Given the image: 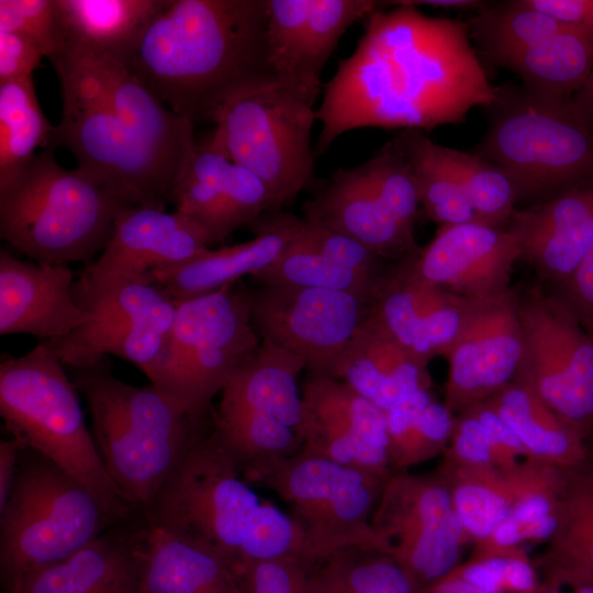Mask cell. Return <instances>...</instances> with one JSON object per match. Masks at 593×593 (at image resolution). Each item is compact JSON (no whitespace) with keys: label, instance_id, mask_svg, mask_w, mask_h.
<instances>
[{"label":"cell","instance_id":"obj_31","mask_svg":"<svg viewBox=\"0 0 593 593\" xmlns=\"http://www.w3.org/2000/svg\"><path fill=\"white\" fill-rule=\"evenodd\" d=\"M301 217L272 212L253 225L256 236L245 243L206 249L193 258L158 270L152 278L179 302L236 283L273 265L294 237Z\"/></svg>","mask_w":593,"mask_h":593},{"label":"cell","instance_id":"obj_41","mask_svg":"<svg viewBox=\"0 0 593 593\" xmlns=\"http://www.w3.org/2000/svg\"><path fill=\"white\" fill-rule=\"evenodd\" d=\"M443 461L465 467L510 468L530 458L519 439L485 402L456 414Z\"/></svg>","mask_w":593,"mask_h":593},{"label":"cell","instance_id":"obj_13","mask_svg":"<svg viewBox=\"0 0 593 593\" xmlns=\"http://www.w3.org/2000/svg\"><path fill=\"white\" fill-rule=\"evenodd\" d=\"M390 477L300 451L256 485L271 490L290 507L314 563L346 549L379 551L371 517Z\"/></svg>","mask_w":593,"mask_h":593},{"label":"cell","instance_id":"obj_51","mask_svg":"<svg viewBox=\"0 0 593 593\" xmlns=\"http://www.w3.org/2000/svg\"><path fill=\"white\" fill-rule=\"evenodd\" d=\"M557 21L593 34V0H525Z\"/></svg>","mask_w":593,"mask_h":593},{"label":"cell","instance_id":"obj_28","mask_svg":"<svg viewBox=\"0 0 593 593\" xmlns=\"http://www.w3.org/2000/svg\"><path fill=\"white\" fill-rule=\"evenodd\" d=\"M506 227L518 239L521 259L561 288L593 243V181L516 209Z\"/></svg>","mask_w":593,"mask_h":593},{"label":"cell","instance_id":"obj_45","mask_svg":"<svg viewBox=\"0 0 593 593\" xmlns=\"http://www.w3.org/2000/svg\"><path fill=\"white\" fill-rule=\"evenodd\" d=\"M448 575L489 593H537L541 582L523 547L472 551Z\"/></svg>","mask_w":593,"mask_h":593},{"label":"cell","instance_id":"obj_33","mask_svg":"<svg viewBox=\"0 0 593 593\" xmlns=\"http://www.w3.org/2000/svg\"><path fill=\"white\" fill-rule=\"evenodd\" d=\"M334 378L383 412L433 385L427 366L413 358L367 312Z\"/></svg>","mask_w":593,"mask_h":593},{"label":"cell","instance_id":"obj_48","mask_svg":"<svg viewBox=\"0 0 593 593\" xmlns=\"http://www.w3.org/2000/svg\"><path fill=\"white\" fill-rule=\"evenodd\" d=\"M313 563L300 557L246 561L238 566L244 593H310Z\"/></svg>","mask_w":593,"mask_h":593},{"label":"cell","instance_id":"obj_15","mask_svg":"<svg viewBox=\"0 0 593 593\" xmlns=\"http://www.w3.org/2000/svg\"><path fill=\"white\" fill-rule=\"evenodd\" d=\"M379 551L405 572L415 592L447 577L462 561L468 535L438 472L392 473L371 517Z\"/></svg>","mask_w":593,"mask_h":593},{"label":"cell","instance_id":"obj_20","mask_svg":"<svg viewBox=\"0 0 593 593\" xmlns=\"http://www.w3.org/2000/svg\"><path fill=\"white\" fill-rule=\"evenodd\" d=\"M391 7L376 0H268V48L277 80L316 101L323 68L346 30Z\"/></svg>","mask_w":593,"mask_h":593},{"label":"cell","instance_id":"obj_26","mask_svg":"<svg viewBox=\"0 0 593 593\" xmlns=\"http://www.w3.org/2000/svg\"><path fill=\"white\" fill-rule=\"evenodd\" d=\"M387 261L348 235L301 217L279 259L253 278L259 284L344 291L369 302Z\"/></svg>","mask_w":593,"mask_h":593},{"label":"cell","instance_id":"obj_30","mask_svg":"<svg viewBox=\"0 0 593 593\" xmlns=\"http://www.w3.org/2000/svg\"><path fill=\"white\" fill-rule=\"evenodd\" d=\"M136 593L244 591L238 564L232 559L201 542L152 527L142 516Z\"/></svg>","mask_w":593,"mask_h":593},{"label":"cell","instance_id":"obj_55","mask_svg":"<svg viewBox=\"0 0 593 593\" xmlns=\"http://www.w3.org/2000/svg\"><path fill=\"white\" fill-rule=\"evenodd\" d=\"M537 593H593V585L541 578Z\"/></svg>","mask_w":593,"mask_h":593},{"label":"cell","instance_id":"obj_32","mask_svg":"<svg viewBox=\"0 0 593 593\" xmlns=\"http://www.w3.org/2000/svg\"><path fill=\"white\" fill-rule=\"evenodd\" d=\"M137 513L70 556L37 570L16 593H136L142 525V514L134 521Z\"/></svg>","mask_w":593,"mask_h":593},{"label":"cell","instance_id":"obj_6","mask_svg":"<svg viewBox=\"0 0 593 593\" xmlns=\"http://www.w3.org/2000/svg\"><path fill=\"white\" fill-rule=\"evenodd\" d=\"M484 109L488 127L474 154L506 174L518 201L536 204L593 181V121L572 98L504 83Z\"/></svg>","mask_w":593,"mask_h":593},{"label":"cell","instance_id":"obj_38","mask_svg":"<svg viewBox=\"0 0 593 593\" xmlns=\"http://www.w3.org/2000/svg\"><path fill=\"white\" fill-rule=\"evenodd\" d=\"M388 457L393 473L443 455L451 438L456 415L422 390L384 412Z\"/></svg>","mask_w":593,"mask_h":593},{"label":"cell","instance_id":"obj_50","mask_svg":"<svg viewBox=\"0 0 593 593\" xmlns=\"http://www.w3.org/2000/svg\"><path fill=\"white\" fill-rule=\"evenodd\" d=\"M43 57L24 36L0 30V82L32 77Z\"/></svg>","mask_w":593,"mask_h":593},{"label":"cell","instance_id":"obj_54","mask_svg":"<svg viewBox=\"0 0 593 593\" xmlns=\"http://www.w3.org/2000/svg\"><path fill=\"white\" fill-rule=\"evenodd\" d=\"M418 593H489L463 580L445 577Z\"/></svg>","mask_w":593,"mask_h":593},{"label":"cell","instance_id":"obj_18","mask_svg":"<svg viewBox=\"0 0 593 593\" xmlns=\"http://www.w3.org/2000/svg\"><path fill=\"white\" fill-rule=\"evenodd\" d=\"M456 511L472 542L489 538L505 522L558 518L566 469L528 458L510 468L456 466L441 461Z\"/></svg>","mask_w":593,"mask_h":593},{"label":"cell","instance_id":"obj_47","mask_svg":"<svg viewBox=\"0 0 593 593\" xmlns=\"http://www.w3.org/2000/svg\"><path fill=\"white\" fill-rule=\"evenodd\" d=\"M0 30L24 36L51 61L66 47L56 0H0Z\"/></svg>","mask_w":593,"mask_h":593},{"label":"cell","instance_id":"obj_39","mask_svg":"<svg viewBox=\"0 0 593 593\" xmlns=\"http://www.w3.org/2000/svg\"><path fill=\"white\" fill-rule=\"evenodd\" d=\"M54 125L44 115L32 77L0 82V194L25 175Z\"/></svg>","mask_w":593,"mask_h":593},{"label":"cell","instance_id":"obj_8","mask_svg":"<svg viewBox=\"0 0 593 593\" xmlns=\"http://www.w3.org/2000/svg\"><path fill=\"white\" fill-rule=\"evenodd\" d=\"M120 519L78 479L31 448L0 512V585L16 593L37 570L94 540Z\"/></svg>","mask_w":593,"mask_h":593},{"label":"cell","instance_id":"obj_34","mask_svg":"<svg viewBox=\"0 0 593 593\" xmlns=\"http://www.w3.org/2000/svg\"><path fill=\"white\" fill-rule=\"evenodd\" d=\"M533 560L540 578L593 585V459L566 469L556 528Z\"/></svg>","mask_w":593,"mask_h":593},{"label":"cell","instance_id":"obj_27","mask_svg":"<svg viewBox=\"0 0 593 593\" xmlns=\"http://www.w3.org/2000/svg\"><path fill=\"white\" fill-rule=\"evenodd\" d=\"M69 265L41 264L0 251V334H27L41 343L67 337L83 321Z\"/></svg>","mask_w":593,"mask_h":593},{"label":"cell","instance_id":"obj_29","mask_svg":"<svg viewBox=\"0 0 593 593\" xmlns=\"http://www.w3.org/2000/svg\"><path fill=\"white\" fill-rule=\"evenodd\" d=\"M302 210L304 219L348 235L388 261H401L419 249L414 234L390 213L362 165L333 171Z\"/></svg>","mask_w":593,"mask_h":593},{"label":"cell","instance_id":"obj_56","mask_svg":"<svg viewBox=\"0 0 593 593\" xmlns=\"http://www.w3.org/2000/svg\"><path fill=\"white\" fill-rule=\"evenodd\" d=\"M572 99L579 109L593 121V70Z\"/></svg>","mask_w":593,"mask_h":593},{"label":"cell","instance_id":"obj_7","mask_svg":"<svg viewBox=\"0 0 593 593\" xmlns=\"http://www.w3.org/2000/svg\"><path fill=\"white\" fill-rule=\"evenodd\" d=\"M79 391L45 344L0 362V414L7 430L88 486L109 512L128 519L138 510L114 484L89 430Z\"/></svg>","mask_w":593,"mask_h":593},{"label":"cell","instance_id":"obj_19","mask_svg":"<svg viewBox=\"0 0 593 593\" xmlns=\"http://www.w3.org/2000/svg\"><path fill=\"white\" fill-rule=\"evenodd\" d=\"M445 357L449 371L444 403L455 415L514 382L523 358L515 290L475 302Z\"/></svg>","mask_w":593,"mask_h":593},{"label":"cell","instance_id":"obj_24","mask_svg":"<svg viewBox=\"0 0 593 593\" xmlns=\"http://www.w3.org/2000/svg\"><path fill=\"white\" fill-rule=\"evenodd\" d=\"M474 303L414 278L403 259L380 278L367 314L413 358L428 366L434 357L447 355Z\"/></svg>","mask_w":593,"mask_h":593},{"label":"cell","instance_id":"obj_11","mask_svg":"<svg viewBox=\"0 0 593 593\" xmlns=\"http://www.w3.org/2000/svg\"><path fill=\"white\" fill-rule=\"evenodd\" d=\"M248 288L231 283L178 302L163 354L146 374L190 415H212L213 398L260 345Z\"/></svg>","mask_w":593,"mask_h":593},{"label":"cell","instance_id":"obj_42","mask_svg":"<svg viewBox=\"0 0 593 593\" xmlns=\"http://www.w3.org/2000/svg\"><path fill=\"white\" fill-rule=\"evenodd\" d=\"M396 141L406 154L426 216L444 225L479 222L466 192L438 153V144L418 130H403Z\"/></svg>","mask_w":593,"mask_h":593},{"label":"cell","instance_id":"obj_23","mask_svg":"<svg viewBox=\"0 0 593 593\" xmlns=\"http://www.w3.org/2000/svg\"><path fill=\"white\" fill-rule=\"evenodd\" d=\"M170 203L203 231L211 246L273 212L266 184L231 161L214 132L195 143Z\"/></svg>","mask_w":593,"mask_h":593},{"label":"cell","instance_id":"obj_22","mask_svg":"<svg viewBox=\"0 0 593 593\" xmlns=\"http://www.w3.org/2000/svg\"><path fill=\"white\" fill-rule=\"evenodd\" d=\"M301 451L390 477L384 412L346 382L307 373L302 390Z\"/></svg>","mask_w":593,"mask_h":593},{"label":"cell","instance_id":"obj_9","mask_svg":"<svg viewBox=\"0 0 593 593\" xmlns=\"http://www.w3.org/2000/svg\"><path fill=\"white\" fill-rule=\"evenodd\" d=\"M45 147L21 180L0 194V236L41 264L96 260L125 205L76 169L61 167Z\"/></svg>","mask_w":593,"mask_h":593},{"label":"cell","instance_id":"obj_10","mask_svg":"<svg viewBox=\"0 0 593 593\" xmlns=\"http://www.w3.org/2000/svg\"><path fill=\"white\" fill-rule=\"evenodd\" d=\"M303 369L302 358L261 339L220 393L212 433L250 485L303 448L304 412L298 385Z\"/></svg>","mask_w":593,"mask_h":593},{"label":"cell","instance_id":"obj_2","mask_svg":"<svg viewBox=\"0 0 593 593\" xmlns=\"http://www.w3.org/2000/svg\"><path fill=\"white\" fill-rule=\"evenodd\" d=\"M51 63L63 112L47 146L69 150L79 174L125 205L165 209L195 147L193 123L114 55L69 47Z\"/></svg>","mask_w":593,"mask_h":593},{"label":"cell","instance_id":"obj_35","mask_svg":"<svg viewBox=\"0 0 593 593\" xmlns=\"http://www.w3.org/2000/svg\"><path fill=\"white\" fill-rule=\"evenodd\" d=\"M529 457L561 469L589 460L582 435L524 384L514 381L485 400Z\"/></svg>","mask_w":593,"mask_h":593},{"label":"cell","instance_id":"obj_14","mask_svg":"<svg viewBox=\"0 0 593 593\" xmlns=\"http://www.w3.org/2000/svg\"><path fill=\"white\" fill-rule=\"evenodd\" d=\"M74 295L83 321L64 339L45 343L64 366L91 367L112 355L147 374L175 321L178 301L172 294L154 279L90 283L78 278Z\"/></svg>","mask_w":593,"mask_h":593},{"label":"cell","instance_id":"obj_57","mask_svg":"<svg viewBox=\"0 0 593 593\" xmlns=\"http://www.w3.org/2000/svg\"><path fill=\"white\" fill-rule=\"evenodd\" d=\"M588 450H589V458L593 459V435L586 443Z\"/></svg>","mask_w":593,"mask_h":593},{"label":"cell","instance_id":"obj_37","mask_svg":"<svg viewBox=\"0 0 593 593\" xmlns=\"http://www.w3.org/2000/svg\"><path fill=\"white\" fill-rule=\"evenodd\" d=\"M506 68L532 92L570 99L593 70V34L567 26L523 52Z\"/></svg>","mask_w":593,"mask_h":593},{"label":"cell","instance_id":"obj_12","mask_svg":"<svg viewBox=\"0 0 593 593\" xmlns=\"http://www.w3.org/2000/svg\"><path fill=\"white\" fill-rule=\"evenodd\" d=\"M314 103L298 87L275 80L238 96L214 120L231 161L266 184L275 212L312 181Z\"/></svg>","mask_w":593,"mask_h":593},{"label":"cell","instance_id":"obj_17","mask_svg":"<svg viewBox=\"0 0 593 593\" xmlns=\"http://www.w3.org/2000/svg\"><path fill=\"white\" fill-rule=\"evenodd\" d=\"M248 298L260 339L302 358L307 373L333 378L368 306L353 293L284 284H259Z\"/></svg>","mask_w":593,"mask_h":593},{"label":"cell","instance_id":"obj_49","mask_svg":"<svg viewBox=\"0 0 593 593\" xmlns=\"http://www.w3.org/2000/svg\"><path fill=\"white\" fill-rule=\"evenodd\" d=\"M584 331L593 337V243L556 293Z\"/></svg>","mask_w":593,"mask_h":593},{"label":"cell","instance_id":"obj_46","mask_svg":"<svg viewBox=\"0 0 593 593\" xmlns=\"http://www.w3.org/2000/svg\"><path fill=\"white\" fill-rule=\"evenodd\" d=\"M361 165L393 217L414 234L419 193L413 167L396 138L385 143Z\"/></svg>","mask_w":593,"mask_h":593},{"label":"cell","instance_id":"obj_5","mask_svg":"<svg viewBox=\"0 0 593 593\" xmlns=\"http://www.w3.org/2000/svg\"><path fill=\"white\" fill-rule=\"evenodd\" d=\"M71 380L89 407L92 436L108 473L124 499L142 511L212 415L197 418L154 384L122 381L105 358L75 368Z\"/></svg>","mask_w":593,"mask_h":593},{"label":"cell","instance_id":"obj_4","mask_svg":"<svg viewBox=\"0 0 593 593\" xmlns=\"http://www.w3.org/2000/svg\"><path fill=\"white\" fill-rule=\"evenodd\" d=\"M141 513L149 526L209 546L238 566L290 556L311 560L295 521L253 491L212 433V421Z\"/></svg>","mask_w":593,"mask_h":593},{"label":"cell","instance_id":"obj_21","mask_svg":"<svg viewBox=\"0 0 593 593\" xmlns=\"http://www.w3.org/2000/svg\"><path fill=\"white\" fill-rule=\"evenodd\" d=\"M518 259V239L511 230L473 222L440 226L433 240L404 264L414 278L479 302L512 289Z\"/></svg>","mask_w":593,"mask_h":593},{"label":"cell","instance_id":"obj_16","mask_svg":"<svg viewBox=\"0 0 593 593\" xmlns=\"http://www.w3.org/2000/svg\"><path fill=\"white\" fill-rule=\"evenodd\" d=\"M523 358L515 381L588 440L593 435V337L556 293L515 290Z\"/></svg>","mask_w":593,"mask_h":593},{"label":"cell","instance_id":"obj_53","mask_svg":"<svg viewBox=\"0 0 593 593\" xmlns=\"http://www.w3.org/2000/svg\"><path fill=\"white\" fill-rule=\"evenodd\" d=\"M415 7H430L445 10H473L479 11L490 4L489 1L481 0H405Z\"/></svg>","mask_w":593,"mask_h":593},{"label":"cell","instance_id":"obj_25","mask_svg":"<svg viewBox=\"0 0 593 593\" xmlns=\"http://www.w3.org/2000/svg\"><path fill=\"white\" fill-rule=\"evenodd\" d=\"M211 247L203 231L184 215L152 206H125L103 251L79 276L90 282L153 279Z\"/></svg>","mask_w":593,"mask_h":593},{"label":"cell","instance_id":"obj_1","mask_svg":"<svg viewBox=\"0 0 593 593\" xmlns=\"http://www.w3.org/2000/svg\"><path fill=\"white\" fill-rule=\"evenodd\" d=\"M391 5L365 19L355 51L324 87L316 156L355 128L459 124L496 97L467 22L428 16L405 0Z\"/></svg>","mask_w":593,"mask_h":593},{"label":"cell","instance_id":"obj_3","mask_svg":"<svg viewBox=\"0 0 593 593\" xmlns=\"http://www.w3.org/2000/svg\"><path fill=\"white\" fill-rule=\"evenodd\" d=\"M267 25L268 0H169L120 59L176 114L214 122L277 80Z\"/></svg>","mask_w":593,"mask_h":593},{"label":"cell","instance_id":"obj_52","mask_svg":"<svg viewBox=\"0 0 593 593\" xmlns=\"http://www.w3.org/2000/svg\"><path fill=\"white\" fill-rule=\"evenodd\" d=\"M21 443L11 437L0 443V512L4 508L18 472Z\"/></svg>","mask_w":593,"mask_h":593},{"label":"cell","instance_id":"obj_44","mask_svg":"<svg viewBox=\"0 0 593 593\" xmlns=\"http://www.w3.org/2000/svg\"><path fill=\"white\" fill-rule=\"evenodd\" d=\"M438 153L466 192L481 223L506 227L518 201L514 184L493 163L438 144Z\"/></svg>","mask_w":593,"mask_h":593},{"label":"cell","instance_id":"obj_43","mask_svg":"<svg viewBox=\"0 0 593 593\" xmlns=\"http://www.w3.org/2000/svg\"><path fill=\"white\" fill-rule=\"evenodd\" d=\"M310 593H416L402 568L371 549L340 550L314 562Z\"/></svg>","mask_w":593,"mask_h":593},{"label":"cell","instance_id":"obj_36","mask_svg":"<svg viewBox=\"0 0 593 593\" xmlns=\"http://www.w3.org/2000/svg\"><path fill=\"white\" fill-rule=\"evenodd\" d=\"M66 47L122 58L169 0H56ZM65 51V49H64Z\"/></svg>","mask_w":593,"mask_h":593},{"label":"cell","instance_id":"obj_40","mask_svg":"<svg viewBox=\"0 0 593 593\" xmlns=\"http://www.w3.org/2000/svg\"><path fill=\"white\" fill-rule=\"evenodd\" d=\"M467 24L481 61L504 68L529 47L568 26L525 0L490 2Z\"/></svg>","mask_w":593,"mask_h":593}]
</instances>
